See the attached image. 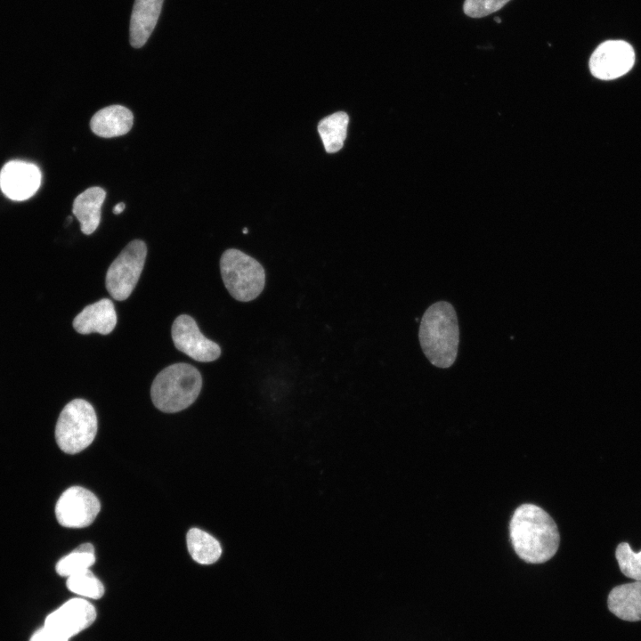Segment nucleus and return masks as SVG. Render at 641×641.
Returning <instances> with one entry per match:
<instances>
[{"instance_id": "f257e3e1", "label": "nucleus", "mask_w": 641, "mask_h": 641, "mask_svg": "<svg viewBox=\"0 0 641 641\" xmlns=\"http://www.w3.org/2000/svg\"><path fill=\"white\" fill-rule=\"evenodd\" d=\"M509 532L517 556L531 564L548 561L556 553L560 543L553 518L533 504H523L515 510Z\"/></svg>"}, {"instance_id": "f03ea898", "label": "nucleus", "mask_w": 641, "mask_h": 641, "mask_svg": "<svg viewBox=\"0 0 641 641\" xmlns=\"http://www.w3.org/2000/svg\"><path fill=\"white\" fill-rule=\"evenodd\" d=\"M418 338L424 354L434 366L447 369L454 363L459 329L451 304L438 301L426 310L420 320Z\"/></svg>"}, {"instance_id": "7ed1b4c3", "label": "nucleus", "mask_w": 641, "mask_h": 641, "mask_svg": "<svg viewBox=\"0 0 641 641\" xmlns=\"http://www.w3.org/2000/svg\"><path fill=\"white\" fill-rule=\"evenodd\" d=\"M201 386V375L195 367L188 363H174L156 376L151 385L150 396L157 409L173 413L192 404Z\"/></svg>"}, {"instance_id": "20e7f679", "label": "nucleus", "mask_w": 641, "mask_h": 641, "mask_svg": "<svg viewBox=\"0 0 641 641\" xmlns=\"http://www.w3.org/2000/svg\"><path fill=\"white\" fill-rule=\"evenodd\" d=\"M220 271L226 289L238 301H252L264 288L265 272L262 264L239 249L229 248L223 253Z\"/></svg>"}, {"instance_id": "39448f33", "label": "nucleus", "mask_w": 641, "mask_h": 641, "mask_svg": "<svg viewBox=\"0 0 641 641\" xmlns=\"http://www.w3.org/2000/svg\"><path fill=\"white\" fill-rule=\"evenodd\" d=\"M97 427V416L92 404L84 399L72 400L58 418L56 442L65 453H78L93 442Z\"/></svg>"}, {"instance_id": "423d86ee", "label": "nucleus", "mask_w": 641, "mask_h": 641, "mask_svg": "<svg viewBox=\"0 0 641 641\" xmlns=\"http://www.w3.org/2000/svg\"><path fill=\"white\" fill-rule=\"evenodd\" d=\"M146 256V244L134 239L112 262L105 279L106 288L112 298L118 301L128 298L141 276Z\"/></svg>"}, {"instance_id": "0eeeda50", "label": "nucleus", "mask_w": 641, "mask_h": 641, "mask_svg": "<svg viewBox=\"0 0 641 641\" xmlns=\"http://www.w3.org/2000/svg\"><path fill=\"white\" fill-rule=\"evenodd\" d=\"M101 510L98 498L89 490L72 486L60 496L55 506L58 523L68 528L89 526Z\"/></svg>"}, {"instance_id": "6e6552de", "label": "nucleus", "mask_w": 641, "mask_h": 641, "mask_svg": "<svg viewBox=\"0 0 641 641\" xmlns=\"http://www.w3.org/2000/svg\"><path fill=\"white\" fill-rule=\"evenodd\" d=\"M635 53L633 47L622 40H608L600 44L589 59L591 74L602 80L618 78L633 67Z\"/></svg>"}, {"instance_id": "1a4fd4ad", "label": "nucleus", "mask_w": 641, "mask_h": 641, "mask_svg": "<svg viewBox=\"0 0 641 641\" xmlns=\"http://www.w3.org/2000/svg\"><path fill=\"white\" fill-rule=\"evenodd\" d=\"M172 338L174 346L195 361H214L221 355L220 346L207 338L199 330L195 320L187 315H179L172 326Z\"/></svg>"}, {"instance_id": "9d476101", "label": "nucleus", "mask_w": 641, "mask_h": 641, "mask_svg": "<svg viewBox=\"0 0 641 641\" xmlns=\"http://www.w3.org/2000/svg\"><path fill=\"white\" fill-rule=\"evenodd\" d=\"M95 619L94 606L85 598L75 597L50 613L44 625L69 639L91 626Z\"/></svg>"}, {"instance_id": "9b49d317", "label": "nucleus", "mask_w": 641, "mask_h": 641, "mask_svg": "<svg viewBox=\"0 0 641 641\" xmlns=\"http://www.w3.org/2000/svg\"><path fill=\"white\" fill-rule=\"evenodd\" d=\"M42 182L39 167L30 162L14 159L0 170V190L8 199L23 201L36 194Z\"/></svg>"}, {"instance_id": "f8f14e48", "label": "nucleus", "mask_w": 641, "mask_h": 641, "mask_svg": "<svg viewBox=\"0 0 641 641\" xmlns=\"http://www.w3.org/2000/svg\"><path fill=\"white\" fill-rule=\"evenodd\" d=\"M117 324L114 304L110 299L102 298L85 306L74 319L73 327L80 334L110 333Z\"/></svg>"}, {"instance_id": "ddd939ff", "label": "nucleus", "mask_w": 641, "mask_h": 641, "mask_svg": "<svg viewBox=\"0 0 641 641\" xmlns=\"http://www.w3.org/2000/svg\"><path fill=\"white\" fill-rule=\"evenodd\" d=\"M164 0H135L130 19V44L134 48L145 45L158 22Z\"/></svg>"}, {"instance_id": "4468645a", "label": "nucleus", "mask_w": 641, "mask_h": 641, "mask_svg": "<svg viewBox=\"0 0 641 641\" xmlns=\"http://www.w3.org/2000/svg\"><path fill=\"white\" fill-rule=\"evenodd\" d=\"M134 123L133 113L121 105H110L98 110L91 118L92 131L100 137L111 138L124 135Z\"/></svg>"}, {"instance_id": "2eb2a0df", "label": "nucleus", "mask_w": 641, "mask_h": 641, "mask_svg": "<svg viewBox=\"0 0 641 641\" xmlns=\"http://www.w3.org/2000/svg\"><path fill=\"white\" fill-rule=\"evenodd\" d=\"M609 610L628 621H641V580L616 586L609 593Z\"/></svg>"}, {"instance_id": "dca6fc26", "label": "nucleus", "mask_w": 641, "mask_h": 641, "mask_svg": "<svg viewBox=\"0 0 641 641\" xmlns=\"http://www.w3.org/2000/svg\"><path fill=\"white\" fill-rule=\"evenodd\" d=\"M105 197V191L94 186L86 189L75 199L72 212L79 221L84 234H92L98 228L101 222V208Z\"/></svg>"}, {"instance_id": "f3484780", "label": "nucleus", "mask_w": 641, "mask_h": 641, "mask_svg": "<svg viewBox=\"0 0 641 641\" xmlns=\"http://www.w3.org/2000/svg\"><path fill=\"white\" fill-rule=\"evenodd\" d=\"M188 551L191 558L200 564H211L221 556L219 541L199 528H191L186 535Z\"/></svg>"}, {"instance_id": "a211bd4d", "label": "nucleus", "mask_w": 641, "mask_h": 641, "mask_svg": "<svg viewBox=\"0 0 641 641\" xmlns=\"http://www.w3.org/2000/svg\"><path fill=\"white\" fill-rule=\"evenodd\" d=\"M349 118L345 112L339 111L321 119L318 131L327 152L338 151L346 137Z\"/></svg>"}, {"instance_id": "6ab92c4d", "label": "nucleus", "mask_w": 641, "mask_h": 641, "mask_svg": "<svg viewBox=\"0 0 641 641\" xmlns=\"http://www.w3.org/2000/svg\"><path fill=\"white\" fill-rule=\"evenodd\" d=\"M95 563L94 548L91 543H83L71 553L66 555L56 564V572L62 577H69L90 569Z\"/></svg>"}, {"instance_id": "aec40b11", "label": "nucleus", "mask_w": 641, "mask_h": 641, "mask_svg": "<svg viewBox=\"0 0 641 641\" xmlns=\"http://www.w3.org/2000/svg\"><path fill=\"white\" fill-rule=\"evenodd\" d=\"M66 585L69 591L82 598L99 599L104 594L102 583L90 569L69 576Z\"/></svg>"}, {"instance_id": "412c9836", "label": "nucleus", "mask_w": 641, "mask_h": 641, "mask_svg": "<svg viewBox=\"0 0 641 641\" xmlns=\"http://www.w3.org/2000/svg\"><path fill=\"white\" fill-rule=\"evenodd\" d=\"M621 572L635 580H641V551L634 552L627 542H621L615 551Z\"/></svg>"}, {"instance_id": "4be33fe9", "label": "nucleus", "mask_w": 641, "mask_h": 641, "mask_svg": "<svg viewBox=\"0 0 641 641\" xmlns=\"http://www.w3.org/2000/svg\"><path fill=\"white\" fill-rule=\"evenodd\" d=\"M510 0H466L463 5L465 14L472 18H482L501 9Z\"/></svg>"}, {"instance_id": "5701e85b", "label": "nucleus", "mask_w": 641, "mask_h": 641, "mask_svg": "<svg viewBox=\"0 0 641 641\" xmlns=\"http://www.w3.org/2000/svg\"><path fill=\"white\" fill-rule=\"evenodd\" d=\"M29 641H69V639L44 625L33 633Z\"/></svg>"}, {"instance_id": "b1692460", "label": "nucleus", "mask_w": 641, "mask_h": 641, "mask_svg": "<svg viewBox=\"0 0 641 641\" xmlns=\"http://www.w3.org/2000/svg\"><path fill=\"white\" fill-rule=\"evenodd\" d=\"M125 207H126L125 203H123V202L118 203L113 208L114 214L118 215V214L122 213L125 209Z\"/></svg>"}, {"instance_id": "393cba45", "label": "nucleus", "mask_w": 641, "mask_h": 641, "mask_svg": "<svg viewBox=\"0 0 641 641\" xmlns=\"http://www.w3.org/2000/svg\"><path fill=\"white\" fill-rule=\"evenodd\" d=\"M494 20H496L497 23H500V22H501V19H500L499 17H495V18H494Z\"/></svg>"}, {"instance_id": "a878e982", "label": "nucleus", "mask_w": 641, "mask_h": 641, "mask_svg": "<svg viewBox=\"0 0 641 641\" xmlns=\"http://www.w3.org/2000/svg\"><path fill=\"white\" fill-rule=\"evenodd\" d=\"M243 232H244V233H247V229H243Z\"/></svg>"}]
</instances>
